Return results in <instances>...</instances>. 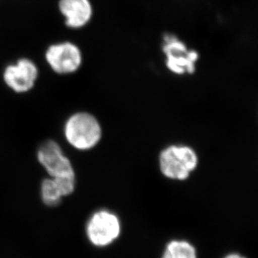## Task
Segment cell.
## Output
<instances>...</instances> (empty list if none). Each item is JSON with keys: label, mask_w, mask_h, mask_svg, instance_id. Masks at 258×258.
Here are the masks:
<instances>
[{"label": "cell", "mask_w": 258, "mask_h": 258, "mask_svg": "<svg viewBox=\"0 0 258 258\" xmlns=\"http://www.w3.org/2000/svg\"><path fill=\"white\" fill-rule=\"evenodd\" d=\"M86 232L88 240L93 246L105 247L118 239L121 232V224L114 212L99 210L88 220Z\"/></svg>", "instance_id": "3"}, {"label": "cell", "mask_w": 258, "mask_h": 258, "mask_svg": "<svg viewBox=\"0 0 258 258\" xmlns=\"http://www.w3.org/2000/svg\"><path fill=\"white\" fill-rule=\"evenodd\" d=\"M63 135L70 146L78 151H89L97 146L102 137L100 122L92 114L76 112L69 117Z\"/></svg>", "instance_id": "1"}, {"label": "cell", "mask_w": 258, "mask_h": 258, "mask_svg": "<svg viewBox=\"0 0 258 258\" xmlns=\"http://www.w3.org/2000/svg\"><path fill=\"white\" fill-rule=\"evenodd\" d=\"M166 55V66L172 73L182 76L194 73L199 59L198 51L188 49L185 43L172 34H165L162 45Z\"/></svg>", "instance_id": "4"}, {"label": "cell", "mask_w": 258, "mask_h": 258, "mask_svg": "<svg viewBox=\"0 0 258 258\" xmlns=\"http://www.w3.org/2000/svg\"><path fill=\"white\" fill-rule=\"evenodd\" d=\"M58 6L70 29H82L92 20L93 6L90 0H58Z\"/></svg>", "instance_id": "8"}, {"label": "cell", "mask_w": 258, "mask_h": 258, "mask_svg": "<svg viewBox=\"0 0 258 258\" xmlns=\"http://www.w3.org/2000/svg\"><path fill=\"white\" fill-rule=\"evenodd\" d=\"M40 198L48 207H57L64 198L56 179L45 178L40 185Z\"/></svg>", "instance_id": "9"}, {"label": "cell", "mask_w": 258, "mask_h": 258, "mask_svg": "<svg viewBox=\"0 0 258 258\" xmlns=\"http://www.w3.org/2000/svg\"><path fill=\"white\" fill-rule=\"evenodd\" d=\"M36 63L28 58H21L5 67L3 80L10 90L17 94H25L33 90L39 79Z\"/></svg>", "instance_id": "7"}, {"label": "cell", "mask_w": 258, "mask_h": 258, "mask_svg": "<svg viewBox=\"0 0 258 258\" xmlns=\"http://www.w3.org/2000/svg\"><path fill=\"white\" fill-rule=\"evenodd\" d=\"M198 154L194 149L184 145H171L159 156L160 171L171 180H185L198 168Z\"/></svg>", "instance_id": "2"}, {"label": "cell", "mask_w": 258, "mask_h": 258, "mask_svg": "<svg viewBox=\"0 0 258 258\" xmlns=\"http://www.w3.org/2000/svg\"><path fill=\"white\" fill-rule=\"evenodd\" d=\"M161 258H198V251L189 241L172 240L166 245Z\"/></svg>", "instance_id": "10"}, {"label": "cell", "mask_w": 258, "mask_h": 258, "mask_svg": "<svg viewBox=\"0 0 258 258\" xmlns=\"http://www.w3.org/2000/svg\"><path fill=\"white\" fill-rule=\"evenodd\" d=\"M37 159L49 177H76L71 160L66 156L61 146L53 140H48L39 146Z\"/></svg>", "instance_id": "6"}, {"label": "cell", "mask_w": 258, "mask_h": 258, "mask_svg": "<svg viewBox=\"0 0 258 258\" xmlns=\"http://www.w3.org/2000/svg\"><path fill=\"white\" fill-rule=\"evenodd\" d=\"M44 57L49 68L61 76L76 73L83 63L80 47L71 41L50 44L47 48Z\"/></svg>", "instance_id": "5"}, {"label": "cell", "mask_w": 258, "mask_h": 258, "mask_svg": "<svg viewBox=\"0 0 258 258\" xmlns=\"http://www.w3.org/2000/svg\"><path fill=\"white\" fill-rule=\"evenodd\" d=\"M223 258H246V256H242L241 254L239 253H229L227 254V256H225Z\"/></svg>", "instance_id": "11"}]
</instances>
